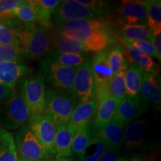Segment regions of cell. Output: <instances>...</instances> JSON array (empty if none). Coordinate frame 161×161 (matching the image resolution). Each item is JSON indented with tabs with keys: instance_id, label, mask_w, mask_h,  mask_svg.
Returning <instances> with one entry per match:
<instances>
[{
	"instance_id": "6da1fadb",
	"label": "cell",
	"mask_w": 161,
	"mask_h": 161,
	"mask_svg": "<svg viewBox=\"0 0 161 161\" xmlns=\"http://www.w3.org/2000/svg\"><path fill=\"white\" fill-rule=\"evenodd\" d=\"M50 29L58 30L84 45L86 51H106L113 42L110 29L105 23L97 19L75 20L52 24Z\"/></svg>"
},
{
	"instance_id": "7a4b0ae2",
	"label": "cell",
	"mask_w": 161,
	"mask_h": 161,
	"mask_svg": "<svg viewBox=\"0 0 161 161\" xmlns=\"http://www.w3.org/2000/svg\"><path fill=\"white\" fill-rule=\"evenodd\" d=\"M19 49L23 58L29 60L44 58L52 52V37L50 29L32 24L24 25L13 19Z\"/></svg>"
},
{
	"instance_id": "3957f363",
	"label": "cell",
	"mask_w": 161,
	"mask_h": 161,
	"mask_svg": "<svg viewBox=\"0 0 161 161\" xmlns=\"http://www.w3.org/2000/svg\"><path fill=\"white\" fill-rule=\"evenodd\" d=\"M46 93L45 78L41 72H36L24 80L20 94L29 109V120L44 114Z\"/></svg>"
},
{
	"instance_id": "277c9868",
	"label": "cell",
	"mask_w": 161,
	"mask_h": 161,
	"mask_svg": "<svg viewBox=\"0 0 161 161\" xmlns=\"http://www.w3.org/2000/svg\"><path fill=\"white\" fill-rule=\"evenodd\" d=\"M78 104V100L72 92L48 88L46 93L44 113L53 119L56 125H67Z\"/></svg>"
},
{
	"instance_id": "5b68a950",
	"label": "cell",
	"mask_w": 161,
	"mask_h": 161,
	"mask_svg": "<svg viewBox=\"0 0 161 161\" xmlns=\"http://www.w3.org/2000/svg\"><path fill=\"white\" fill-rule=\"evenodd\" d=\"M29 111L20 92L14 90L0 106V126L8 130H17L28 122Z\"/></svg>"
},
{
	"instance_id": "8992f818",
	"label": "cell",
	"mask_w": 161,
	"mask_h": 161,
	"mask_svg": "<svg viewBox=\"0 0 161 161\" xmlns=\"http://www.w3.org/2000/svg\"><path fill=\"white\" fill-rule=\"evenodd\" d=\"M76 69L60 66L45 58L40 64V72L49 84V88L72 93Z\"/></svg>"
},
{
	"instance_id": "52a82bcc",
	"label": "cell",
	"mask_w": 161,
	"mask_h": 161,
	"mask_svg": "<svg viewBox=\"0 0 161 161\" xmlns=\"http://www.w3.org/2000/svg\"><path fill=\"white\" fill-rule=\"evenodd\" d=\"M91 71L95 86V99L96 103L110 96L109 85L113 76L108 58V51L95 53L90 59Z\"/></svg>"
},
{
	"instance_id": "ba28073f",
	"label": "cell",
	"mask_w": 161,
	"mask_h": 161,
	"mask_svg": "<svg viewBox=\"0 0 161 161\" xmlns=\"http://www.w3.org/2000/svg\"><path fill=\"white\" fill-rule=\"evenodd\" d=\"M14 141L18 158L30 161L49 159L46 151L27 123L18 129Z\"/></svg>"
},
{
	"instance_id": "9c48e42d",
	"label": "cell",
	"mask_w": 161,
	"mask_h": 161,
	"mask_svg": "<svg viewBox=\"0 0 161 161\" xmlns=\"http://www.w3.org/2000/svg\"><path fill=\"white\" fill-rule=\"evenodd\" d=\"M100 14L80 3L78 0H64L52 17V24L62 23L75 20L96 19Z\"/></svg>"
},
{
	"instance_id": "30bf717a",
	"label": "cell",
	"mask_w": 161,
	"mask_h": 161,
	"mask_svg": "<svg viewBox=\"0 0 161 161\" xmlns=\"http://www.w3.org/2000/svg\"><path fill=\"white\" fill-rule=\"evenodd\" d=\"M27 124L46 151L48 158H52L55 155L56 125L53 119L44 113V114L39 117L29 120Z\"/></svg>"
},
{
	"instance_id": "8fae6325",
	"label": "cell",
	"mask_w": 161,
	"mask_h": 161,
	"mask_svg": "<svg viewBox=\"0 0 161 161\" xmlns=\"http://www.w3.org/2000/svg\"><path fill=\"white\" fill-rule=\"evenodd\" d=\"M146 7L144 1L123 0L121 1L114 14V23L121 27L123 25L146 24Z\"/></svg>"
},
{
	"instance_id": "7c38bea8",
	"label": "cell",
	"mask_w": 161,
	"mask_h": 161,
	"mask_svg": "<svg viewBox=\"0 0 161 161\" xmlns=\"http://www.w3.org/2000/svg\"><path fill=\"white\" fill-rule=\"evenodd\" d=\"M72 94L78 102L95 99V86L90 59L76 69L72 86Z\"/></svg>"
},
{
	"instance_id": "4fadbf2b",
	"label": "cell",
	"mask_w": 161,
	"mask_h": 161,
	"mask_svg": "<svg viewBox=\"0 0 161 161\" xmlns=\"http://www.w3.org/2000/svg\"><path fill=\"white\" fill-rule=\"evenodd\" d=\"M148 109V103L138 97L126 96L119 104L114 119L126 127L142 116Z\"/></svg>"
},
{
	"instance_id": "5bb4252c",
	"label": "cell",
	"mask_w": 161,
	"mask_h": 161,
	"mask_svg": "<svg viewBox=\"0 0 161 161\" xmlns=\"http://www.w3.org/2000/svg\"><path fill=\"white\" fill-rule=\"evenodd\" d=\"M125 127L113 118L105 125L93 130V135L103 142L107 148L119 150L124 146Z\"/></svg>"
},
{
	"instance_id": "9a60e30c",
	"label": "cell",
	"mask_w": 161,
	"mask_h": 161,
	"mask_svg": "<svg viewBox=\"0 0 161 161\" xmlns=\"http://www.w3.org/2000/svg\"><path fill=\"white\" fill-rule=\"evenodd\" d=\"M96 110V99L78 102L72 112L68 125L75 133L84 128H90L95 118Z\"/></svg>"
},
{
	"instance_id": "2e32d148",
	"label": "cell",
	"mask_w": 161,
	"mask_h": 161,
	"mask_svg": "<svg viewBox=\"0 0 161 161\" xmlns=\"http://www.w3.org/2000/svg\"><path fill=\"white\" fill-rule=\"evenodd\" d=\"M30 72L24 61H4L0 63V84L14 90L21 78Z\"/></svg>"
},
{
	"instance_id": "e0dca14e",
	"label": "cell",
	"mask_w": 161,
	"mask_h": 161,
	"mask_svg": "<svg viewBox=\"0 0 161 161\" xmlns=\"http://www.w3.org/2000/svg\"><path fill=\"white\" fill-rule=\"evenodd\" d=\"M119 40V43L122 46L124 47L125 55L126 60L129 65L135 64L140 69H142L145 72L153 74V75H159V70L160 66L157 65L155 62L152 60V58L148 55H144L133 47L131 45L127 42L122 40Z\"/></svg>"
},
{
	"instance_id": "ac0fdd59",
	"label": "cell",
	"mask_w": 161,
	"mask_h": 161,
	"mask_svg": "<svg viewBox=\"0 0 161 161\" xmlns=\"http://www.w3.org/2000/svg\"><path fill=\"white\" fill-rule=\"evenodd\" d=\"M140 97L147 103L151 102L154 106L160 107L161 101L160 75L144 72L140 89Z\"/></svg>"
},
{
	"instance_id": "d6986e66",
	"label": "cell",
	"mask_w": 161,
	"mask_h": 161,
	"mask_svg": "<svg viewBox=\"0 0 161 161\" xmlns=\"http://www.w3.org/2000/svg\"><path fill=\"white\" fill-rule=\"evenodd\" d=\"M147 120L146 119L130 122L125 128L124 147L126 150L140 148L146 135Z\"/></svg>"
},
{
	"instance_id": "ffe728a7",
	"label": "cell",
	"mask_w": 161,
	"mask_h": 161,
	"mask_svg": "<svg viewBox=\"0 0 161 161\" xmlns=\"http://www.w3.org/2000/svg\"><path fill=\"white\" fill-rule=\"evenodd\" d=\"M52 37V51L61 53L86 54L87 51L84 45L71 39L58 30L50 29Z\"/></svg>"
},
{
	"instance_id": "44dd1931",
	"label": "cell",
	"mask_w": 161,
	"mask_h": 161,
	"mask_svg": "<svg viewBox=\"0 0 161 161\" xmlns=\"http://www.w3.org/2000/svg\"><path fill=\"white\" fill-rule=\"evenodd\" d=\"M120 102L110 96L97 104V110L92 122V130L102 128L114 118Z\"/></svg>"
},
{
	"instance_id": "7402d4cb",
	"label": "cell",
	"mask_w": 161,
	"mask_h": 161,
	"mask_svg": "<svg viewBox=\"0 0 161 161\" xmlns=\"http://www.w3.org/2000/svg\"><path fill=\"white\" fill-rule=\"evenodd\" d=\"M75 133L67 125L62 124L56 125L55 137V151L56 158L71 157L72 139Z\"/></svg>"
},
{
	"instance_id": "603a6c76",
	"label": "cell",
	"mask_w": 161,
	"mask_h": 161,
	"mask_svg": "<svg viewBox=\"0 0 161 161\" xmlns=\"http://www.w3.org/2000/svg\"><path fill=\"white\" fill-rule=\"evenodd\" d=\"M45 58L60 66L71 68L79 67L90 59L86 54L61 53L53 51L50 52Z\"/></svg>"
},
{
	"instance_id": "cb8c5ba5",
	"label": "cell",
	"mask_w": 161,
	"mask_h": 161,
	"mask_svg": "<svg viewBox=\"0 0 161 161\" xmlns=\"http://www.w3.org/2000/svg\"><path fill=\"white\" fill-rule=\"evenodd\" d=\"M146 24L152 35L161 34V1L146 0Z\"/></svg>"
},
{
	"instance_id": "d4e9b609",
	"label": "cell",
	"mask_w": 161,
	"mask_h": 161,
	"mask_svg": "<svg viewBox=\"0 0 161 161\" xmlns=\"http://www.w3.org/2000/svg\"><path fill=\"white\" fill-rule=\"evenodd\" d=\"M144 71L135 64L128 66L125 75L126 96L138 97Z\"/></svg>"
},
{
	"instance_id": "484cf974",
	"label": "cell",
	"mask_w": 161,
	"mask_h": 161,
	"mask_svg": "<svg viewBox=\"0 0 161 161\" xmlns=\"http://www.w3.org/2000/svg\"><path fill=\"white\" fill-rule=\"evenodd\" d=\"M0 161H18L14 136L0 126Z\"/></svg>"
},
{
	"instance_id": "4316f807",
	"label": "cell",
	"mask_w": 161,
	"mask_h": 161,
	"mask_svg": "<svg viewBox=\"0 0 161 161\" xmlns=\"http://www.w3.org/2000/svg\"><path fill=\"white\" fill-rule=\"evenodd\" d=\"M152 33L148 26L144 25H123L119 28L117 40H148Z\"/></svg>"
},
{
	"instance_id": "83f0119b",
	"label": "cell",
	"mask_w": 161,
	"mask_h": 161,
	"mask_svg": "<svg viewBox=\"0 0 161 161\" xmlns=\"http://www.w3.org/2000/svg\"><path fill=\"white\" fill-rule=\"evenodd\" d=\"M108 58L113 75L118 74L125 66H129L126 60L122 46H114L108 51Z\"/></svg>"
},
{
	"instance_id": "f1b7e54d",
	"label": "cell",
	"mask_w": 161,
	"mask_h": 161,
	"mask_svg": "<svg viewBox=\"0 0 161 161\" xmlns=\"http://www.w3.org/2000/svg\"><path fill=\"white\" fill-rule=\"evenodd\" d=\"M0 46L19 48L13 19H0Z\"/></svg>"
},
{
	"instance_id": "f546056e",
	"label": "cell",
	"mask_w": 161,
	"mask_h": 161,
	"mask_svg": "<svg viewBox=\"0 0 161 161\" xmlns=\"http://www.w3.org/2000/svg\"><path fill=\"white\" fill-rule=\"evenodd\" d=\"M106 148L103 142L92 136L87 147L78 156V161H98Z\"/></svg>"
},
{
	"instance_id": "4dcf8cb0",
	"label": "cell",
	"mask_w": 161,
	"mask_h": 161,
	"mask_svg": "<svg viewBox=\"0 0 161 161\" xmlns=\"http://www.w3.org/2000/svg\"><path fill=\"white\" fill-rule=\"evenodd\" d=\"M128 66L119 72L118 74L113 76L109 85V94L111 97H114L122 101L126 97L125 82V75Z\"/></svg>"
},
{
	"instance_id": "1f68e13d",
	"label": "cell",
	"mask_w": 161,
	"mask_h": 161,
	"mask_svg": "<svg viewBox=\"0 0 161 161\" xmlns=\"http://www.w3.org/2000/svg\"><path fill=\"white\" fill-rule=\"evenodd\" d=\"M14 19L24 25H32L38 23L37 16L29 1H23L16 10Z\"/></svg>"
},
{
	"instance_id": "d6a6232c",
	"label": "cell",
	"mask_w": 161,
	"mask_h": 161,
	"mask_svg": "<svg viewBox=\"0 0 161 161\" xmlns=\"http://www.w3.org/2000/svg\"><path fill=\"white\" fill-rule=\"evenodd\" d=\"M91 130L84 128L75 132L72 139V152L76 156L80 155L89 145L92 138Z\"/></svg>"
},
{
	"instance_id": "836d02e7",
	"label": "cell",
	"mask_w": 161,
	"mask_h": 161,
	"mask_svg": "<svg viewBox=\"0 0 161 161\" xmlns=\"http://www.w3.org/2000/svg\"><path fill=\"white\" fill-rule=\"evenodd\" d=\"M23 2L21 0H0V19H14L15 11Z\"/></svg>"
},
{
	"instance_id": "e575fe53",
	"label": "cell",
	"mask_w": 161,
	"mask_h": 161,
	"mask_svg": "<svg viewBox=\"0 0 161 161\" xmlns=\"http://www.w3.org/2000/svg\"><path fill=\"white\" fill-rule=\"evenodd\" d=\"M124 41L129 43L130 45H131L133 47L135 48L136 50H138L141 53L148 55L150 58L152 57L154 58H156L159 61L161 60V58L157 54L154 46L148 40H130V41L124 40Z\"/></svg>"
},
{
	"instance_id": "d590c367",
	"label": "cell",
	"mask_w": 161,
	"mask_h": 161,
	"mask_svg": "<svg viewBox=\"0 0 161 161\" xmlns=\"http://www.w3.org/2000/svg\"><path fill=\"white\" fill-rule=\"evenodd\" d=\"M11 60L23 61V58L19 48L15 46H0V63Z\"/></svg>"
},
{
	"instance_id": "8d00e7d4",
	"label": "cell",
	"mask_w": 161,
	"mask_h": 161,
	"mask_svg": "<svg viewBox=\"0 0 161 161\" xmlns=\"http://www.w3.org/2000/svg\"><path fill=\"white\" fill-rule=\"evenodd\" d=\"M119 150L107 148L98 161H116L119 159Z\"/></svg>"
},
{
	"instance_id": "74e56055",
	"label": "cell",
	"mask_w": 161,
	"mask_h": 161,
	"mask_svg": "<svg viewBox=\"0 0 161 161\" xmlns=\"http://www.w3.org/2000/svg\"><path fill=\"white\" fill-rule=\"evenodd\" d=\"M40 5L53 15L60 1L59 0H39Z\"/></svg>"
},
{
	"instance_id": "f35d334b",
	"label": "cell",
	"mask_w": 161,
	"mask_h": 161,
	"mask_svg": "<svg viewBox=\"0 0 161 161\" xmlns=\"http://www.w3.org/2000/svg\"><path fill=\"white\" fill-rule=\"evenodd\" d=\"M149 41L154 46L158 55L161 58V34L152 35Z\"/></svg>"
},
{
	"instance_id": "ab89813d",
	"label": "cell",
	"mask_w": 161,
	"mask_h": 161,
	"mask_svg": "<svg viewBox=\"0 0 161 161\" xmlns=\"http://www.w3.org/2000/svg\"><path fill=\"white\" fill-rule=\"evenodd\" d=\"M14 90H12L11 88L0 84V106L3 104V102L7 99Z\"/></svg>"
},
{
	"instance_id": "60d3db41",
	"label": "cell",
	"mask_w": 161,
	"mask_h": 161,
	"mask_svg": "<svg viewBox=\"0 0 161 161\" xmlns=\"http://www.w3.org/2000/svg\"><path fill=\"white\" fill-rule=\"evenodd\" d=\"M130 161H151V160L148 158H147L146 156L139 154V155L134 156L132 160H130Z\"/></svg>"
},
{
	"instance_id": "b9f144b4",
	"label": "cell",
	"mask_w": 161,
	"mask_h": 161,
	"mask_svg": "<svg viewBox=\"0 0 161 161\" xmlns=\"http://www.w3.org/2000/svg\"><path fill=\"white\" fill-rule=\"evenodd\" d=\"M54 161H74L70 157H59L56 158L55 160Z\"/></svg>"
},
{
	"instance_id": "7bdbcfd3",
	"label": "cell",
	"mask_w": 161,
	"mask_h": 161,
	"mask_svg": "<svg viewBox=\"0 0 161 161\" xmlns=\"http://www.w3.org/2000/svg\"><path fill=\"white\" fill-rule=\"evenodd\" d=\"M116 161H130V159L127 158H119Z\"/></svg>"
},
{
	"instance_id": "ee69618b",
	"label": "cell",
	"mask_w": 161,
	"mask_h": 161,
	"mask_svg": "<svg viewBox=\"0 0 161 161\" xmlns=\"http://www.w3.org/2000/svg\"><path fill=\"white\" fill-rule=\"evenodd\" d=\"M18 161H30V160H25V159H22V158H18Z\"/></svg>"
},
{
	"instance_id": "f6af8a7d",
	"label": "cell",
	"mask_w": 161,
	"mask_h": 161,
	"mask_svg": "<svg viewBox=\"0 0 161 161\" xmlns=\"http://www.w3.org/2000/svg\"><path fill=\"white\" fill-rule=\"evenodd\" d=\"M42 161H54V160H52V158H49V159H45V160H43Z\"/></svg>"
}]
</instances>
